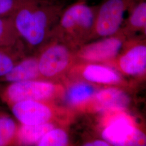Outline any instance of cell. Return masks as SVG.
Here are the masks:
<instances>
[{
  "instance_id": "obj_1",
  "label": "cell",
  "mask_w": 146,
  "mask_h": 146,
  "mask_svg": "<svg viewBox=\"0 0 146 146\" xmlns=\"http://www.w3.org/2000/svg\"><path fill=\"white\" fill-rule=\"evenodd\" d=\"M67 5L65 0H25L11 16L22 44L42 46Z\"/></svg>"
},
{
  "instance_id": "obj_2",
  "label": "cell",
  "mask_w": 146,
  "mask_h": 146,
  "mask_svg": "<svg viewBox=\"0 0 146 146\" xmlns=\"http://www.w3.org/2000/svg\"><path fill=\"white\" fill-rule=\"evenodd\" d=\"M98 5H90L86 1H77L64 9L55 28L78 41L93 32Z\"/></svg>"
},
{
  "instance_id": "obj_3",
  "label": "cell",
  "mask_w": 146,
  "mask_h": 146,
  "mask_svg": "<svg viewBox=\"0 0 146 146\" xmlns=\"http://www.w3.org/2000/svg\"><path fill=\"white\" fill-rule=\"evenodd\" d=\"M137 0H104L98 8L93 33L96 36L108 37L117 33L124 22L125 13Z\"/></svg>"
},
{
  "instance_id": "obj_4",
  "label": "cell",
  "mask_w": 146,
  "mask_h": 146,
  "mask_svg": "<svg viewBox=\"0 0 146 146\" xmlns=\"http://www.w3.org/2000/svg\"><path fill=\"white\" fill-rule=\"evenodd\" d=\"M55 89L52 83L36 80L6 84L0 89V99L9 107L22 101L46 100L52 96Z\"/></svg>"
},
{
  "instance_id": "obj_5",
  "label": "cell",
  "mask_w": 146,
  "mask_h": 146,
  "mask_svg": "<svg viewBox=\"0 0 146 146\" xmlns=\"http://www.w3.org/2000/svg\"><path fill=\"white\" fill-rule=\"evenodd\" d=\"M102 137L108 143L115 146H143L146 143L145 135L123 116L113 120L104 129Z\"/></svg>"
},
{
  "instance_id": "obj_6",
  "label": "cell",
  "mask_w": 146,
  "mask_h": 146,
  "mask_svg": "<svg viewBox=\"0 0 146 146\" xmlns=\"http://www.w3.org/2000/svg\"><path fill=\"white\" fill-rule=\"evenodd\" d=\"M9 107L14 117L23 125L46 123L52 117V108L43 101H22L13 104Z\"/></svg>"
},
{
  "instance_id": "obj_7",
  "label": "cell",
  "mask_w": 146,
  "mask_h": 146,
  "mask_svg": "<svg viewBox=\"0 0 146 146\" xmlns=\"http://www.w3.org/2000/svg\"><path fill=\"white\" fill-rule=\"evenodd\" d=\"M69 58V52L66 46L58 43L47 46L38 58L40 75L45 78L55 76L66 67Z\"/></svg>"
},
{
  "instance_id": "obj_8",
  "label": "cell",
  "mask_w": 146,
  "mask_h": 146,
  "mask_svg": "<svg viewBox=\"0 0 146 146\" xmlns=\"http://www.w3.org/2000/svg\"><path fill=\"white\" fill-rule=\"evenodd\" d=\"M122 46L121 37L111 36L84 46L80 51V55L87 60L102 61L115 57Z\"/></svg>"
},
{
  "instance_id": "obj_9",
  "label": "cell",
  "mask_w": 146,
  "mask_h": 146,
  "mask_svg": "<svg viewBox=\"0 0 146 146\" xmlns=\"http://www.w3.org/2000/svg\"><path fill=\"white\" fill-rule=\"evenodd\" d=\"M40 75L38 58H28L20 60L11 70L0 78V84H12L36 80Z\"/></svg>"
},
{
  "instance_id": "obj_10",
  "label": "cell",
  "mask_w": 146,
  "mask_h": 146,
  "mask_svg": "<svg viewBox=\"0 0 146 146\" xmlns=\"http://www.w3.org/2000/svg\"><path fill=\"white\" fill-rule=\"evenodd\" d=\"M120 66L127 74L135 75L144 72L146 67V46L140 44L131 47L120 58Z\"/></svg>"
},
{
  "instance_id": "obj_11",
  "label": "cell",
  "mask_w": 146,
  "mask_h": 146,
  "mask_svg": "<svg viewBox=\"0 0 146 146\" xmlns=\"http://www.w3.org/2000/svg\"><path fill=\"white\" fill-rule=\"evenodd\" d=\"M53 128V125L49 122L35 125L19 123L15 145L26 146L37 144L44 135Z\"/></svg>"
},
{
  "instance_id": "obj_12",
  "label": "cell",
  "mask_w": 146,
  "mask_h": 146,
  "mask_svg": "<svg viewBox=\"0 0 146 146\" xmlns=\"http://www.w3.org/2000/svg\"><path fill=\"white\" fill-rule=\"evenodd\" d=\"M96 99L104 108L123 109L129 103V99L126 94L117 89H106L100 92Z\"/></svg>"
},
{
  "instance_id": "obj_13",
  "label": "cell",
  "mask_w": 146,
  "mask_h": 146,
  "mask_svg": "<svg viewBox=\"0 0 146 146\" xmlns=\"http://www.w3.org/2000/svg\"><path fill=\"white\" fill-rule=\"evenodd\" d=\"M11 16H0V47H22Z\"/></svg>"
},
{
  "instance_id": "obj_14",
  "label": "cell",
  "mask_w": 146,
  "mask_h": 146,
  "mask_svg": "<svg viewBox=\"0 0 146 146\" xmlns=\"http://www.w3.org/2000/svg\"><path fill=\"white\" fill-rule=\"evenodd\" d=\"M19 125L11 115L0 112V146H15Z\"/></svg>"
},
{
  "instance_id": "obj_15",
  "label": "cell",
  "mask_w": 146,
  "mask_h": 146,
  "mask_svg": "<svg viewBox=\"0 0 146 146\" xmlns=\"http://www.w3.org/2000/svg\"><path fill=\"white\" fill-rule=\"evenodd\" d=\"M84 76L91 82L110 84L119 81V76L110 69L98 65H90L85 69Z\"/></svg>"
},
{
  "instance_id": "obj_16",
  "label": "cell",
  "mask_w": 146,
  "mask_h": 146,
  "mask_svg": "<svg viewBox=\"0 0 146 146\" xmlns=\"http://www.w3.org/2000/svg\"><path fill=\"white\" fill-rule=\"evenodd\" d=\"M127 24L133 31L145 30L146 27V0H137L128 11Z\"/></svg>"
},
{
  "instance_id": "obj_17",
  "label": "cell",
  "mask_w": 146,
  "mask_h": 146,
  "mask_svg": "<svg viewBox=\"0 0 146 146\" xmlns=\"http://www.w3.org/2000/svg\"><path fill=\"white\" fill-rule=\"evenodd\" d=\"M22 47H0V78L8 73L20 60Z\"/></svg>"
},
{
  "instance_id": "obj_18",
  "label": "cell",
  "mask_w": 146,
  "mask_h": 146,
  "mask_svg": "<svg viewBox=\"0 0 146 146\" xmlns=\"http://www.w3.org/2000/svg\"><path fill=\"white\" fill-rule=\"evenodd\" d=\"M68 143V136L64 131L59 129H52L49 131L39 141V146H66Z\"/></svg>"
},
{
  "instance_id": "obj_19",
  "label": "cell",
  "mask_w": 146,
  "mask_h": 146,
  "mask_svg": "<svg viewBox=\"0 0 146 146\" xmlns=\"http://www.w3.org/2000/svg\"><path fill=\"white\" fill-rule=\"evenodd\" d=\"M93 93V88L87 84H78L69 90L68 100L72 104H78L88 99Z\"/></svg>"
},
{
  "instance_id": "obj_20",
  "label": "cell",
  "mask_w": 146,
  "mask_h": 146,
  "mask_svg": "<svg viewBox=\"0 0 146 146\" xmlns=\"http://www.w3.org/2000/svg\"><path fill=\"white\" fill-rule=\"evenodd\" d=\"M25 0H0V16H11Z\"/></svg>"
},
{
  "instance_id": "obj_21",
  "label": "cell",
  "mask_w": 146,
  "mask_h": 146,
  "mask_svg": "<svg viewBox=\"0 0 146 146\" xmlns=\"http://www.w3.org/2000/svg\"><path fill=\"white\" fill-rule=\"evenodd\" d=\"M86 146H109V143L105 141L102 140H97L91 143H88L86 145Z\"/></svg>"
},
{
  "instance_id": "obj_22",
  "label": "cell",
  "mask_w": 146,
  "mask_h": 146,
  "mask_svg": "<svg viewBox=\"0 0 146 146\" xmlns=\"http://www.w3.org/2000/svg\"><path fill=\"white\" fill-rule=\"evenodd\" d=\"M77 1H86L87 0H77Z\"/></svg>"
}]
</instances>
